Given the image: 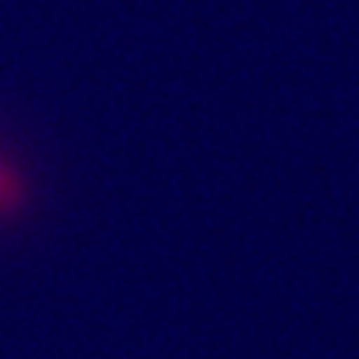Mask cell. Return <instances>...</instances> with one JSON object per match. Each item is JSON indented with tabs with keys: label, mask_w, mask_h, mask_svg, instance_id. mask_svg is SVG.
<instances>
[{
	"label": "cell",
	"mask_w": 359,
	"mask_h": 359,
	"mask_svg": "<svg viewBox=\"0 0 359 359\" xmlns=\"http://www.w3.org/2000/svg\"><path fill=\"white\" fill-rule=\"evenodd\" d=\"M13 196H17V190H13V177L7 173V170H0V203H13Z\"/></svg>",
	"instance_id": "1"
}]
</instances>
